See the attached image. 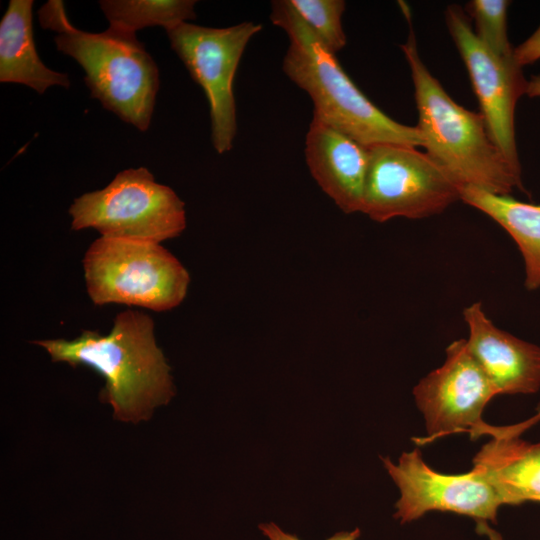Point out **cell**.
Masks as SVG:
<instances>
[{"label":"cell","instance_id":"7a4b0ae2","mask_svg":"<svg viewBox=\"0 0 540 540\" xmlns=\"http://www.w3.org/2000/svg\"><path fill=\"white\" fill-rule=\"evenodd\" d=\"M270 19L288 35L283 71L311 98L313 117L371 147H423L416 126L401 124L374 105L297 13L290 0L271 2Z\"/></svg>","mask_w":540,"mask_h":540},{"label":"cell","instance_id":"2e32d148","mask_svg":"<svg viewBox=\"0 0 540 540\" xmlns=\"http://www.w3.org/2000/svg\"><path fill=\"white\" fill-rule=\"evenodd\" d=\"M460 200L488 215L514 239L525 263V286L540 287V204L518 201L510 195L476 187L459 189Z\"/></svg>","mask_w":540,"mask_h":540},{"label":"cell","instance_id":"5b68a950","mask_svg":"<svg viewBox=\"0 0 540 540\" xmlns=\"http://www.w3.org/2000/svg\"><path fill=\"white\" fill-rule=\"evenodd\" d=\"M83 265L87 292L96 305L166 311L181 304L190 283L181 262L154 242L102 236L87 250Z\"/></svg>","mask_w":540,"mask_h":540},{"label":"cell","instance_id":"277c9868","mask_svg":"<svg viewBox=\"0 0 540 540\" xmlns=\"http://www.w3.org/2000/svg\"><path fill=\"white\" fill-rule=\"evenodd\" d=\"M43 29L56 32L59 52L84 70L93 99L138 130H148L159 90L158 67L136 34L108 28L82 31L70 22L63 1L49 0L38 10Z\"/></svg>","mask_w":540,"mask_h":540},{"label":"cell","instance_id":"6da1fadb","mask_svg":"<svg viewBox=\"0 0 540 540\" xmlns=\"http://www.w3.org/2000/svg\"><path fill=\"white\" fill-rule=\"evenodd\" d=\"M153 330L148 315L126 310L115 317L108 335L85 330L74 340L35 344L44 347L53 361L84 365L98 372L106 381L101 397L113 406L115 417L136 423L174 394L170 368Z\"/></svg>","mask_w":540,"mask_h":540},{"label":"cell","instance_id":"ac0fdd59","mask_svg":"<svg viewBox=\"0 0 540 540\" xmlns=\"http://www.w3.org/2000/svg\"><path fill=\"white\" fill-rule=\"evenodd\" d=\"M292 6L312 32L333 54L346 45L342 15L346 4L343 0H290Z\"/></svg>","mask_w":540,"mask_h":540},{"label":"cell","instance_id":"d6986e66","mask_svg":"<svg viewBox=\"0 0 540 540\" xmlns=\"http://www.w3.org/2000/svg\"><path fill=\"white\" fill-rule=\"evenodd\" d=\"M507 0H472L466 11L475 23L478 39L495 55L503 58L514 57L507 36Z\"/></svg>","mask_w":540,"mask_h":540},{"label":"cell","instance_id":"3957f363","mask_svg":"<svg viewBox=\"0 0 540 540\" xmlns=\"http://www.w3.org/2000/svg\"><path fill=\"white\" fill-rule=\"evenodd\" d=\"M401 7L410 27L401 49L411 70L419 115L416 127L426 154L459 189L471 186L501 195L522 189L521 171L507 161L493 142L483 115L456 103L422 62L410 11L406 4Z\"/></svg>","mask_w":540,"mask_h":540},{"label":"cell","instance_id":"8992f818","mask_svg":"<svg viewBox=\"0 0 540 540\" xmlns=\"http://www.w3.org/2000/svg\"><path fill=\"white\" fill-rule=\"evenodd\" d=\"M69 214L73 230L93 228L104 237L154 243L186 227L184 202L145 167L123 170L105 188L75 198Z\"/></svg>","mask_w":540,"mask_h":540},{"label":"cell","instance_id":"9a60e30c","mask_svg":"<svg viewBox=\"0 0 540 540\" xmlns=\"http://www.w3.org/2000/svg\"><path fill=\"white\" fill-rule=\"evenodd\" d=\"M32 0H10L0 22V82L23 84L43 94L51 86L68 88L67 74L48 68L34 41Z\"/></svg>","mask_w":540,"mask_h":540},{"label":"cell","instance_id":"603a6c76","mask_svg":"<svg viewBox=\"0 0 540 540\" xmlns=\"http://www.w3.org/2000/svg\"><path fill=\"white\" fill-rule=\"evenodd\" d=\"M526 95L529 97H540V75H533L528 80Z\"/></svg>","mask_w":540,"mask_h":540},{"label":"cell","instance_id":"9c48e42d","mask_svg":"<svg viewBox=\"0 0 540 540\" xmlns=\"http://www.w3.org/2000/svg\"><path fill=\"white\" fill-rule=\"evenodd\" d=\"M450 35L467 67L481 114L493 142L507 161L521 171L515 141L514 112L526 94L528 80L514 57L492 53L476 36L468 16L457 5L447 7Z\"/></svg>","mask_w":540,"mask_h":540},{"label":"cell","instance_id":"7402d4cb","mask_svg":"<svg viewBox=\"0 0 540 540\" xmlns=\"http://www.w3.org/2000/svg\"><path fill=\"white\" fill-rule=\"evenodd\" d=\"M476 531L478 534L486 535L489 540H503L502 536L495 530H493L487 522H476Z\"/></svg>","mask_w":540,"mask_h":540},{"label":"cell","instance_id":"52a82bcc","mask_svg":"<svg viewBox=\"0 0 540 540\" xmlns=\"http://www.w3.org/2000/svg\"><path fill=\"white\" fill-rule=\"evenodd\" d=\"M368 152L362 213L372 220L425 218L460 199L455 182L416 147L379 144Z\"/></svg>","mask_w":540,"mask_h":540},{"label":"cell","instance_id":"7c38bea8","mask_svg":"<svg viewBox=\"0 0 540 540\" xmlns=\"http://www.w3.org/2000/svg\"><path fill=\"white\" fill-rule=\"evenodd\" d=\"M467 347L497 394H531L540 389V347L499 329L482 303L464 308Z\"/></svg>","mask_w":540,"mask_h":540},{"label":"cell","instance_id":"ffe728a7","mask_svg":"<svg viewBox=\"0 0 540 540\" xmlns=\"http://www.w3.org/2000/svg\"><path fill=\"white\" fill-rule=\"evenodd\" d=\"M514 59L521 67L540 59V25L524 42L514 48Z\"/></svg>","mask_w":540,"mask_h":540},{"label":"cell","instance_id":"cb8c5ba5","mask_svg":"<svg viewBox=\"0 0 540 540\" xmlns=\"http://www.w3.org/2000/svg\"><path fill=\"white\" fill-rule=\"evenodd\" d=\"M539 412H540V408H539ZM539 416H540V414H539Z\"/></svg>","mask_w":540,"mask_h":540},{"label":"cell","instance_id":"4fadbf2b","mask_svg":"<svg viewBox=\"0 0 540 540\" xmlns=\"http://www.w3.org/2000/svg\"><path fill=\"white\" fill-rule=\"evenodd\" d=\"M305 159L316 183L340 210L362 213L368 147L313 117L305 139Z\"/></svg>","mask_w":540,"mask_h":540},{"label":"cell","instance_id":"30bf717a","mask_svg":"<svg viewBox=\"0 0 540 540\" xmlns=\"http://www.w3.org/2000/svg\"><path fill=\"white\" fill-rule=\"evenodd\" d=\"M413 394L425 419L427 441L458 431L469 432L472 439L484 434L488 425L483 410L498 395L466 339L447 347L443 365L421 379Z\"/></svg>","mask_w":540,"mask_h":540},{"label":"cell","instance_id":"ba28073f","mask_svg":"<svg viewBox=\"0 0 540 540\" xmlns=\"http://www.w3.org/2000/svg\"><path fill=\"white\" fill-rule=\"evenodd\" d=\"M261 30V24L244 21L225 28L184 22L166 31L171 48L206 95L211 142L219 154L233 147L237 133L233 80L249 41Z\"/></svg>","mask_w":540,"mask_h":540},{"label":"cell","instance_id":"e0dca14e","mask_svg":"<svg viewBox=\"0 0 540 540\" xmlns=\"http://www.w3.org/2000/svg\"><path fill=\"white\" fill-rule=\"evenodd\" d=\"M194 0H101L100 8L109 27L136 34L146 27L170 30L196 18Z\"/></svg>","mask_w":540,"mask_h":540},{"label":"cell","instance_id":"44dd1931","mask_svg":"<svg viewBox=\"0 0 540 540\" xmlns=\"http://www.w3.org/2000/svg\"><path fill=\"white\" fill-rule=\"evenodd\" d=\"M259 529L269 540H300L296 535L284 532L279 526L274 523L261 524ZM360 536L358 528L349 532H338L327 540H357Z\"/></svg>","mask_w":540,"mask_h":540},{"label":"cell","instance_id":"8fae6325","mask_svg":"<svg viewBox=\"0 0 540 540\" xmlns=\"http://www.w3.org/2000/svg\"><path fill=\"white\" fill-rule=\"evenodd\" d=\"M381 460L400 491L394 517L402 524L430 511L466 515L476 522H496L502 504L474 467L464 474L439 473L425 463L418 448L402 453L397 464L388 457Z\"/></svg>","mask_w":540,"mask_h":540},{"label":"cell","instance_id":"5bb4252c","mask_svg":"<svg viewBox=\"0 0 540 540\" xmlns=\"http://www.w3.org/2000/svg\"><path fill=\"white\" fill-rule=\"evenodd\" d=\"M520 425L487 426L491 435L473 458L477 469L492 486L502 505L540 502V442L520 437Z\"/></svg>","mask_w":540,"mask_h":540}]
</instances>
